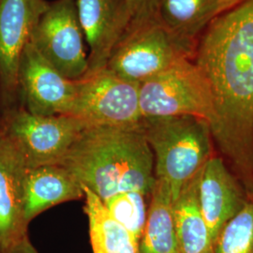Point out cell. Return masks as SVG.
I'll use <instances>...</instances> for the list:
<instances>
[{
  "label": "cell",
  "mask_w": 253,
  "mask_h": 253,
  "mask_svg": "<svg viewBox=\"0 0 253 253\" xmlns=\"http://www.w3.org/2000/svg\"><path fill=\"white\" fill-rule=\"evenodd\" d=\"M192 60L212 92L213 143L253 194V0H239L217 15L199 37Z\"/></svg>",
  "instance_id": "6da1fadb"
},
{
  "label": "cell",
  "mask_w": 253,
  "mask_h": 253,
  "mask_svg": "<svg viewBox=\"0 0 253 253\" xmlns=\"http://www.w3.org/2000/svg\"><path fill=\"white\" fill-rule=\"evenodd\" d=\"M101 201L124 191L150 196L154 156L140 123L132 126H87L58 163Z\"/></svg>",
  "instance_id": "7a4b0ae2"
},
{
  "label": "cell",
  "mask_w": 253,
  "mask_h": 253,
  "mask_svg": "<svg viewBox=\"0 0 253 253\" xmlns=\"http://www.w3.org/2000/svg\"><path fill=\"white\" fill-rule=\"evenodd\" d=\"M140 125L153 153L155 178L169 185L175 202L214 156L210 126L191 116L142 118Z\"/></svg>",
  "instance_id": "3957f363"
},
{
  "label": "cell",
  "mask_w": 253,
  "mask_h": 253,
  "mask_svg": "<svg viewBox=\"0 0 253 253\" xmlns=\"http://www.w3.org/2000/svg\"><path fill=\"white\" fill-rule=\"evenodd\" d=\"M140 109L142 118L191 116L209 126L215 118L210 85L190 58H182L140 84Z\"/></svg>",
  "instance_id": "277c9868"
},
{
  "label": "cell",
  "mask_w": 253,
  "mask_h": 253,
  "mask_svg": "<svg viewBox=\"0 0 253 253\" xmlns=\"http://www.w3.org/2000/svg\"><path fill=\"white\" fill-rule=\"evenodd\" d=\"M69 116L87 126H132L140 123V84L126 80L107 68L77 81Z\"/></svg>",
  "instance_id": "5b68a950"
},
{
  "label": "cell",
  "mask_w": 253,
  "mask_h": 253,
  "mask_svg": "<svg viewBox=\"0 0 253 253\" xmlns=\"http://www.w3.org/2000/svg\"><path fill=\"white\" fill-rule=\"evenodd\" d=\"M193 53L159 20L127 28L106 68L129 81L142 84Z\"/></svg>",
  "instance_id": "8992f818"
},
{
  "label": "cell",
  "mask_w": 253,
  "mask_h": 253,
  "mask_svg": "<svg viewBox=\"0 0 253 253\" xmlns=\"http://www.w3.org/2000/svg\"><path fill=\"white\" fill-rule=\"evenodd\" d=\"M3 118L5 132L17 142L27 167L58 164L87 127L73 116H37L24 106Z\"/></svg>",
  "instance_id": "52a82bcc"
},
{
  "label": "cell",
  "mask_w": 253,
  "mask_h": 253,
  "mask_svg": "<svg viewBox=\"0 0 253 253\" xmlns=\"http://www.w3.org/2000/svg\"><path fill=\"white\" fill-rule=\"evenodd\" d=\"M84 39L76 0H55L39 20L31 42L63 76L78 81L88 70Z\"/></svg>",
  "instance_id": "ba28073f"
},
{
  "label": "cell",
  "mask_w": 253,
  "mask_h": 253,
  "mask_svg": "<svg viewBox=\"0 0 253 253\" xmlns=\"http://www.w3.org/2000/svg\"><path fill=\"white\" fill-rule=\"evenodd\" d=\"M46 0H0V110L5 116L23 106L19 66Z\"/></svg>",
  "instance_id": "9c48e42d"
},
{
  "label": "cell",
  "mask_w": 253,
  "mask_h": 253,
  "mask_svg": "<svg viewBox=\"0 0 253 253\" xmlns=\"http://www.w3.org/2000/svg\"><path fill=\"white\" fill-rule=\"evenodd\" d=\"M19 88L23 106L29 113L37 116L70 115L77 81L63 76L30 41L20 61Z\"/></svg>",
  "instance_id": "30bf717a"
},
{
  "label": "cell",
  "mask_w": 253,
  "mask_h": 253,
  "mask_svg": "<svg viewBox=\"0 0 253 253\" xmlns=\"http://www.w3.org/2000/svg\"><path fill=\"white\" fill-rule=\"evenodd\" d=\"M27 163L17 142L0 138V253H8L27 236L24 184Z\"/></svg>",
  "instance_id": "8fae6325"
},
{
  "label": "cell",
  "mask_w": 253,
  "mask_h": 253,
  "mask_svg": "<svg viewBox=\"0 0 253 253\" xmlns=\"http://www.w3.org/2000/svg\"><path fill=\"white\" fill-rule=\"evenodd\" d=\"M76 8L89 47L86 76L106 68L129 27L130 17L125 0H76Z\"/></svg>",
  "instance_id": "7c38bea8"
},
{
  "label": "cell",
  "mask_w": 253,
  "mask_h": 253,
  "mask_svg": "<svg viewBox=\"0 0 253 253\" xmlns=\"http://www.w3.org/2000/svg\"><path fill=\"white\" fill-rule=\"evenodd\" d=\"M197 194L201 213L215 244L222 228L244 207L247 192L224 161L214 155L198 174Z\"/></svg>",
  "instance_id": "4fadbf2b"
},
{
  "label": "cell",
  "mask_w": 253,
  "mask_h": 253,
  "mask_svg": "<svg viewBox=\"0 0 253 253\" xmlns=\"http://www.w3.org/2000/svg\"><path fill=\"white\" fill-rule=\"evenodd\" d=\"M84 197L81 183L60 164L27 167L24 184L27 224L41 213L65 202Z\"/></svg>",
  "instance_id": "5bb4252c"
},
{
  "label": "cell",
  "mask_w": 253,
  "mask_h": 253,
  "mask_svg": "<svg viewBox=\"0 0 253 253\" xmlns=\"http://www.w3.org/2000/svg\"><path fill=\"white\" fill-rule=\"evenodd\" d=\"M239 0H161L158 20L182 44L195 52L208 25Z\"/></svg>",
  "instance_id": "9a60e30c"
},
{
  "label": "cell",
  "mask_w": 253,
  "mask_h": 253,
  "mask_svg": "<svg viewBox=\"0 0 253 253\" xmlns=\"http://www.w3.org/2000/svg\"><path fill=\"white\" fill-rule=\"evenodd\" d=\"M173 203L169 185L155 178L145 228L139 240V253H178Z\"/></svg>",
  "instance_id": "2e32d148"
},
{
  "label": "cell",
  "mask_w": 253,
  "mask_h": 253,
  "mask_svg": "<svg viewBox=\"0 0 253 253\" xmlns=\"http://www.w3.org/2000/svg\"><path fill=\"white\" fill-rule=\"evenodd\" d=\"M199 172L185 185L173 203L178 253H214V242L198 203Z\"/></svg>",
  "instance_id": "e0dca14e"
},
{
  "label": "cell",
  "mask_w": 253,
  "mask_h": 253,
  "mask_svg": "<svg viewBox=\"0 0 253 253\" xmlns=\"http://www.w3.org/2000/svg\"><path fill=\"white\" fill-rule=\"evenodd\" d=\"M83 188L93 253H139L135 237L112 217L96 194Z\"/></svg>",
  "instance_id": "ac0fdd59"
},
{
  "label": "cell",
  "mask_w": 253,
  "mask_h": 253,
  "mask_svg": "<svg viewBox=\"0 0 253 253\" xmlns=\"http://www.w3.org/2000/svg\"><path fill=\"white\" fill-rule=\"evenodd\" d=\"M214 253H253V196L232 217L214 244Z\"/></svg>",
  "instance_id": "d6986e66"
},
{
  "label": "cell",
  "mask_w": 253,
  "mask_h": 253,
  "mask_svg": "<svg viewBox=\"0 0 253 253\" xmlns=\"http://www.w3.org/2000/svg\"><path fill=\"white\" fill-rule=\"evenodd\" d=\"M150 196L145 193L129 190L115 194L101 201L112 217L126 228L139 242L145 228Z\"/></svg>",
  "instance_id": "ffe728a7"
},
{
  "label": "cell",
  "mask_w": 253,
  "mask_h": 253,
  "mask_svg": "<svg viewBox=\"0 0 253 253\" xmlns=\"http://www.w3.org/2000/svg\"><path fill=\"white\" fill-rule=\"evenodd\" d=\"M160 1L161 0H125L130 17L129 27L158 20Z\"/></svg>",
  "instance_id": "44dd1931"
},
{
  "label": "cell",
  "mask_w": 253,
  "mask_h": 253,
  "mask_svg": "<svg viewBox=\"0 0 253 253\" xmlns=\"http://www.w3.org/2000/svg\"><path fill=\"white\" fill-rule=\"evenodd\" d=\"M8 253H39L36 248L29 240L28 235L23 238L18 244L15 245Z\"/></svg>",
  "instance_id": "7402d4cb"
},
{
  "label": "cell",
  "mask_w": 253,
  "mask_h": 253,
  "mask_svg": "<svg viewBox=\"0 0 253 253\" xmlns=\"http://www.w3.org/2000/svg\"><path fill=\"white\" fill-rule=\"evenodd\" d=\"M5 133V124H4V118L2 115V112L0 110V138Z\"/></svg>",
  "instance_id": "603a6c76"
}]
</instances>
